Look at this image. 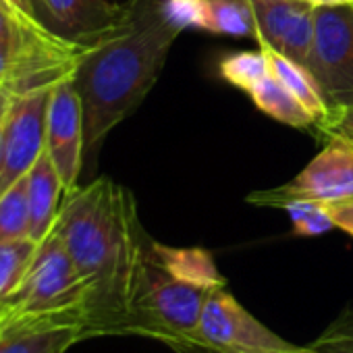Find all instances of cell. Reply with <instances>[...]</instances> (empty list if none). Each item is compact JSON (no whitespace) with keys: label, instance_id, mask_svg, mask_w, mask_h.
<instances>
[{"label":"cell","instance_id":"cell-1","mask_svg":"<svg viewBox=\"0 0 353 353\" xmlns=\"http://www.w3.org/2000/svg\"><path fill=\"white\" fill-rule=\"evenodd\" d=\"M54 229L88 287L85 339L125 334L133 283L148 239L133 196L110 176H100L65 194Z\"/></svg>","mask_w":353,"mask_h":353},{"label":"cell","instance_id":"cell-2","mask_svg":"<svg viewBox=\"0 0 353 353\" xmlns=\"http://www.w3.org/2000/svg\"><path fill=\"white\" fill-rule=\"evenodd\" d=\"M123 21L94 42L73 83L83 104L85 152H94L154 88L181 30L160 0H129Z\"/></svg>","mask_w":353,"mask_h":353},{"label":"cell","instance_id":"cell-3","mask_svg":"<svg viewBox=\"0 0 353 353\" xmlns=\"http://www.w3.org/2000/svg\"><path fill=\"white\" fill-rule=\"evenodd\" d=\"M214 289L168 264L148 235L133 283L125 334L152 336L168 347L192 345L202 310Z\"/></svg>","mask_w":353,"mask_h":353},{"label":"cell","instance_id":"cell-4","mask_svg":"<svg viewBox=\"0 0 353 353\" xmlns=\"http://www.w3.org/2000/svg\"><path fill=\"white\" fill-rule=\"evenodd\" d=\"M88 287L57 229L38 243L34 262L19 289L3 307L21 318H50L83 326ZM85 336V334H83Z\"/></svg>","mask_w":353,"mask_h":353},{"label":"cell","instance_id":"cell-5","mask_svg":"<svg viewBox=\"0 0 353 353\" xmlns=\"http://www.w3.org/2000/svg\"><path fill=\"white\" fill-rule=\"evenodd\" d=\"M330 114L353 108V5H316L305 63Z\"/></svg>","mask_w":353,"mask_h":353},{"label":"cell","instance_id":"cell-6","mask_svg":"<svg viewBox=\"0 0 353 353\" xmlns=\"http://www.w3.org/2000/svg\"><path fill=\"white\" fill-rule=\"evenodd\" d=\"M192 345L221 353H295L301 349V345L279 336L262 324L227 285L210 293Z\"/></svg>","mask_w":353,"mask_h":353},{"label":"cell","instance_id":"cell-7","mask_svg":"<svg viewBox=\"0 0 353 353\" xmlns=\"http://www.w3.org/2000/svg\"><path fill=\"white\" fill-rule=\"evenodd\" d=\"M293 200L332 206L353 200V143L343 135H328L326 145L293 181L248 196L254 206L281 208Z\"/></svg>","mask_w":353,"mask_h":353},{"label":"cell","instance_id":"cell-8","mask_svg":"<svg viewBox=\"0 0 353 353\" xmlns=\"http://www.w3.org/2000/svg\"><path fill=\"white\" fill-rule=\"evenodd\" d=\"M52 90L15 98L5 121L0 145V198L32 170L46 143V112Z\"/></svg>","mask_w":353,"mask_h":353},{"label":"cell","instance_id":"cell-9","mask_svg":"<svg viewBox=\"0 0 353 353\" xmlns=\"http://www.w3.org/2000/svg\"><path fill=\"white\" fill-rule=\"evenodd\" d=\"M44 150L61 176L65 194L77 190L81 160L85 152V127L83 104L73 83V77L61 81L50 92Z\"/></svg>","mask_w":353,"mask_h":353},{"label":"cell","instance_id":"cell-10","mask_svg":"<svg viewBox=\"0 0 353 353\" xmlns=\"http://www.w3.org/2000/svg\"><path fill=\"white\" fill-rule=\"evenodd\" d=\"M256 17V40L305 67L316 23V5L310 0H250Z\"/></svg>","mask_w":353,"mask_h":353},{"label":"cell","instance_id":"cell-11","mask_svg":"<svg viewBox=\"0 0 353 353\" xmlns=\"http://www.w3.org/2000/svg\"><path fill=\"white\" fill-rule=\"evenodd\" d=\"M30 5L54 34L83 44H94L112 32L127 9L110 0H30Z\"/></svg>","mask_w":353,"mask_h":353},{"label":"cell","instance_id":"cell-12","mask_svg":"<svg viewBox=\"0 0 353 353\" xmlns=\"http://www.w3.org/2000/svg\"><path fill=\"white\" fill-rule=\"evenodd\" d=\"M81 341H85L83 326L77 322L21 318L7 312L0 326V353H67Z\"/></svg>","mask_w":353,"mask_h":353},{"label":"cell","instance_id":"cell-13","mask_svg":"<svg viewBox=\"0 0 353 353\" xmlns=\"http://www.w3.org/2000/svg\"><path fill=\"white\" fill-rule=\"evenodd\" d=\"M65 188L61 176L46 154V150L40 154L32 170L28 172V208H30V237L34 241H42L48 237V233L54 229L59 212H61V200H63Z\"/></svg>","mask_w":353,"mask_h":353},{"label":"cell","instance_id":"cell-14","mask_svg":"<svg viewBox=\"0 0 353 353\" xmlns=\"http://www.w3.org/2000/svg\"><path fill=\"white\" fill-rule=\"evenodd\" d=\"M260 48L264 50V54L268 59L270 75H274L303 104V108L316 119V127H318L326 119L328 110H326V104L320 96V90L316 85L314 77L310 75V71L268 46H260Z\"/></svg>","mask_w":353,"mask_h":353},{"label":"cell","instance_id":"cell-15","mask_svg":"<svg viewBox=\"0 0 353 353\" xmlns=\"http://www.w3.org/2000/svg\"><path fill=\"white\" fill-rule=\"evenodd\" d=\"M248 94L262 112H266L279 123L299 129L316 125V119L303 108V104L270 73L262 77L258 83H254L248 90Z\"/></svg>","mask_w":353,"mask_h":353},{"label":"cell","instance_id":"cell-16","mask_svg":"<svg viewBox=\"0 0 353 353\" xmlns=\"http://www.w3.org/2000/svg\"><path fill=\"white\" fill-rule=\"evenodd\" d=\"M206 32L256 40V17L250 0H206Z\"/></svg>","mask_w":353,"mask_h":353},{"label":"cell","instance_id":"cell-17","mask_svg":"<svg viewBox=\"0 0 353 353\" xmlns=\"http://www.w3.org/2000/svg\"><path fill=\"white\" fill-rule=\"evenodd\" d=\"M36 252L38 241L32 237L0 243V305L19 289Z\"/></svg>","mask_w":353,"mask_h":353},{"label":"cell","instance_id":"cell-18","mask_svg":"<svg viewBox=\"0 0 353 353\" xmlns=\"http://www.w3.org/2000/svg\"><path fill=\"white\" fill-rule=\"evenodd\" d=\"M30 237L28 176L0 198V243Z\"/></svg>","mask_w":353,"mask_h":353},{"label":"cell","instance_id":"cell-19","mask_svg":"<svg viewBox=\"0 0 353 353\" xmlns=\"http://www.w3.org/2000/svg\"><path fill=\"white\" fill-rule=\"evenodd\" d=\"M219 71L225 81L245 92L270 73L268 59L262 48L254 52L245 50V52H235V54L225 57L219 65Z\"/></svg>","mask_w":353,"mask_h":353},{"label":"cell","instance_id":"cell-20","mask_svg":"<svg viewBox=\"0 0 353 353\" xmlns=\"http://www.w3.org/2000/svg\"><path fill=\"white\" fill-rule=\"evenodd\" d=\"M283 210L289 214L293 233L299 237H318V235H324V233L336 229L330 219V212L324 204L293 200V202L285 204Z\"/></svg>","mask_w":353,"mask_h":353},{"label":"cell","instance_id":"cell-21","mask_svg":"<svg viewBox=\"0 0 353 353\" xmlns=\"http://www.w3.org/2000/svg\"><path fill=\"white\" fill-rule=\"evenodd\" d=\"M310 347L316 353H353V307L343 310Z\"/></svg>","mask_w":353,"mask_h":353},{"label":"cell","instance_id":"cell-22","mask_svg":"<svg viewBox=\"0 0 353 353\" xmlns=\"http://www.w3.org/2000/svg\"><path fill=\"white\" fill-rule=\"evenodd\" d=\"M162 9L168 21L174 23L181 32L185 28L206 30V17H208L206 0H164Z\"/></svg>","mask_w":353,"mask_h":353},{"label":"cell","instance_id":"cell-23","mask_svg":"<svg viewBox=\"0 0 353 353\" xmlns=\"http://www.w3.org/2000/svg\"><path fill=\"white\" fill-rule=\"evenodd\" d=\"M318 129L328 137V135H343L345 139H349L353 143V108H345V110H339L330 117H326Z\"/></svg>","mask_w":353,"mask_h":353},{"label":"cell","instance_id":"cell-24","mask_svg":"<svg viewBox=\"0 0 353 353\" xmlns=\"http://www.w3.org/2000/svg\"><path fill=\"white\" fill-rule=\"evenodd\" d=\"M326 208L330 212V219H332L334 227L353 237V200L339 202V204H332V206H326Z\"/></svg>","mask_w":353,"mask_h":353},{"label":"cell","instance_id":"cell-25","mask_svg":"<svg viewBox=\"0 0 353 353\" xmlns=\"http://www.w3.org/2000/svg\"><path fill=\"white\" fill-rule=\"evenodd\" d=\"M176 353H221V351H212V349H206V347H198V345H174L172 347ZM295 353H316L310 345H305V347H301L299 351H295Z\"/></svg>","mask_w":353,"mask_h":353},{"label":"cell","instance_id":"cell-26","mask_svg":"<svg viewBox=\"0 0 353 353\" xmlns=\"http://www.w3.org/2000/svg\"><path fill=\"white\" fill-rule=\"evenodd\" d=\"M13 98H7L3 104H0V145H3V135H5V121H7V112L11 106Z\"/></svg>","mask_w":353,"mask_h":353},{"label":"cell","instance_id":"cell-27","mask_svg":"<svg viewBox=\"0 0 353 353\" xmlns=\"http://www.w3.org/2000/svg\"><path fill=\"white\" fill-rule=\"evenodd\" d=\"M320 5H353V0H320Z\"/></svg>","mask_w":353,"mask_h":353},{"label":"cell","instance_id":"cell-28","mask_svg":"<svg viewBox=\"0 0 353 353\" xmlns=\"http://www.w3.org/2000/svg\"><path fill=\"white\" fill-rule=\"evenodd\" d=\"M9 96H7V92H5V88L3 85H0V104H3L5 100H7Z\"/></svg>","mask_w":353,"mask_h":353},{"label":"cell","instance_id":"cell-29","mask_svg":"<svg viewBox=\"0 0 353 353\" xmlns=\"http://www.w3.org/2000/svg\"><path fill=\"white\" fill-rule=\"evenodd\" d=\"M5 318H7V312H5V307H3V305H0V326H3Z\"/></svg>","mask_w":353,"mask_h":353},{"label":"cell","instance_id":"cell-30","mask_svg":"<svg viewBox=\"0 0 353 353\" xmlns=\"http://www.w3.org/2000/svg\"><path fill=\"white\" fill-rule=\"evenodd\" d=\"M310 3H314V5H320V0H310Z\"/></svg>","mask_w":353,"mask_h":353}]
</instances>
